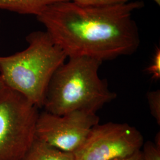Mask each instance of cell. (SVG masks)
I'll use <instances>...</instances> for the list:
<instances>
[{"instance_id":"cell-3","label":"cell","mask_w":160,"mask_h":160,"mask_svg":"<svg viewBox=\"0 0 160 160\" xmlns=\"http://www.w3.org/2000/svg\"><path fill=\"white\" fill-rule=\"evenodd\" d=\"M26 39L24 50L0 56V76L8 88L42 109L52 77L67 56L46 31L32 32Z\"/></svg>"},{"instance_id":"cell-2","label":"cell","mask_w":160,"mask_h":160,"mask_svg":"<svg viewBox=\"0 0 160 160\" xmlns=\"http://www.w3.org/2000/svg\"><path fill=\"white\" fill-rule=\"evenodd\" d=\"M102 62L86 57L68 58L53 75L42 108L56 115L77 110L96 113L117 96L109 89L107 81L99 77Z\"/></svg>"},{"instance_id":"cell-8","label":"cell","mask_w":160,"mask_h":160,"mask_svg":"<svg viewBox=\"0 0 160 160\" xmlns=\"http://www.w3.org/2000/svg\"><path fill=\"white\" fill-rule=\"evenodd\" d=\"M65 1L69 0H0V9L20 14L38 16L47 7Z\"/></svg>"},{"instance_id":"cell-1","label":"cell","mask_w":160,"mask_h":160,"mask_svg":"<svg viewBox=\"0 0 160 160\" xmlns=\"http://www.w3.org/2000/svg\"><path fill=\"white\" fill-rule=\"evenodd\" d=\"M143 6L139 0L92 6L65 1L47 7L36 18L67 58L86 57L103 62L137 51L140 36L132 14Z\"/></svg>"},{"instance_id":"cell-4","label":"cell","mask_w":160,"mask_h":160,"mask_svg":"<svg viewBox=\"0 0 160 160\" xmlns=\"http://www.w3.org/2000/svg\"><path fill=\"white\" fill-rule=\"evenodd\" d=\"M39 108L7 88L0 95V160H20L35 139Z\"/></svg>"},{"instance_id":"cell-10","label":"cell","mask_w":160,"mask_h":160,"mask_svg":"<svg viewBox=\"0 0 160 160\" xmlns=\"http://www.w3.org/2000/svg\"><path fill=\"white\" fill-rule=\"evenodd\" d=\"M143 160H160V145L150 141L143 143Z\"/></svg>"},{"instance_id":"cell-11","label":"cell","mask_w":160,"mask_h":160,"mask_svg":"<svg viewBox=\"0 0 160 160\" xmlns=\"http://www.w3.org/2000/svg\"><path fill=\"white\" fill-rule=\"evenodd\" d=\"M146 71L148 74L151 75L152 78L158 81L160 78V49L157 48L155 52L152 62L146 69Z\"/></svg>"},{"instance_id":"cell-13","label":"cell","mask_w":160,"mask_h":160,"mask_svg":"<svg viewBox=\"0 0 160 160\" xmlns=\"http://www.w3.org/2000/svg\"><path fill=\"white\" fill-rule=\"evenodd\" d=\"M113 160H143V154L141 150L126 157L116 158Z\"/></svg>"},{"instance_id":"cell-16","label":"cell","mask_w":160,"mask_h":160,"mask_svg":"<svg viewBox=\"0 0 160 160\" xmlns=\"http://www.w3.org/2000/svg\"><path fill=\"white\" fill-rule=\"evenodd\" d=\"M0 25H1V20H0Z\"/></svg>"},{"instance_id":"cell-14","label":"cell","mask_w":160,"mask_h":160,"mask_svg":"<svg viewBox=\"0 0 160 160\" xmlns=\"http://www.w3.org/2000/svg\"><path fill=\"white\" fill-rule=\"evenodd\" d=\"M7 88H8V87L6 86L5 82L4 81L2 77L0 76V95L4 92Z\"/></svg>"},{"instance_id":"cell-15","label":"cell","mask_w":160,"mask_h":160,"mask_svg":"<svg viewBox=\"0 0 160 160\" xmlns=\"http://www.w3.org/2000/svg\"><path fill=\"white\" fill-rule=\"evenodd\" d=\"M155 2L158 4V5H159L160 6V0H154Z\"/></svg>"},{"instance_id":"cell-5","label":"cell","mask_w":160,"mask_h":160,"mask_svg":"<svg viewBox=\"0 0 160 160\" xmlns=\"http://www.w3.org/2000/svg\"><path fill=\"white\" fill-rule=\"evenodd\" d=\"M99 120L96 113L87 111L56 115L44 110L39 114L35 137L59 150L74 154Z\"/></svg>"},{"instance_id":"cell-12","label":"cell","mask_w":160,"mask_h":160,"mask_svg":"<svg viewBox=\"0 0 160 160\" xmlns=\"http://www.w3.org/2000/svg\"><path fill=\"white\" fill-rule=\"evenodd\" d=\"M70 1L79 6H103L123 3L130 1L131 0H69Z\"/></svg>"},{"instance_id":"cell-7","label":"cell","mask_w":160,"mask_h":160,"mask_svg":"<svg viewBox=\"0 0 160 160\" xmlns=\"http://www.w3.org/2000/svg\"><path fill=\"white\" fill-rule=\"evenodd\" d=\"M20 160H75L72 153L63 152L35 137Z\"/></svg>"},{"instance_id":"cell-6","label":"cell","mask_w":160,"mask_h":160,"mask_svg":"<svg viewBox=\"0 0 160 160\" xmlns=\"http://www.w3.org/2000/svg\"><path fill=\"white\" fill-rule=\"evenodd\" d=\"M143 137L134 126L128 123H98L86 141L73 154L75 160H113L141 150Z\"/></svg>"},{"instance_id":"cell-9","label":"cell","mask_w":160,"mask_h":160,"mask_svg":"<svg viewBox=\"0 0 160 160\" xmlns=\"http://www.w3.org/2000/svg\"><path fill=\"white\" fill-rule=\"evenodd\" d=\"M147 98L151 115L158 125H160V91L159 90L147 92Z\"/></svg>"}]
</instances>
